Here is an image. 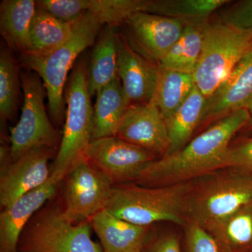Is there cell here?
Returning a JSON list of instances; mask_svg holds the SVG:
<instances>
[{
  "instance_id": "cell-1",
  "label": "cell",
  "mask_w": 252,
  "mask_h": 252,
  "mask_svg": "<svg viewBox=\"0 0 252 252\" xmlns=\"http://www.w3.org/2000/svg\"><path fill=\"white\" fill-rule=\"evenodd\" d=\"M250 119L245 107L232 113L192 138L179 152L151 162L134 182L144 187H163L190 182L223 168L230 142Z\"/></svg>"
},
{
  "instance_id": "cell-2",
  "label": "cell",
  "mask_w": 252,
  "mask_h": 252,
  "mask_svg": "<svg viewBox=\"0 0 252 252\" xmlns=\"http://www.w3.org/2000/svg\"><path fill=\"white\" fill-rule=\"evenodd\" d=\"M192 184L193 181L157 187L135 182L114 185L106 209L118 218L141 226L167 221L185 227Z\"/></svg>"
},
{
  "instance_id": "cell-3",
  "label": "cell",
  "mask_w": 252,
  "mask_h": 252,
  "mask_svg": "<svg viewBox=\"0 0 252 252\" xmlns=\"http://www.w3.org/2000/svg\"><path fill=\"white\" fill-rule=\"evenodd\" d=\"M72 37L62 47L44 57L28 54L21 56L19 62L28 70L35 72L44 83L47 94L50 117L57 125L65 120L64 89L68 74L79 55L94 45L107 21L95 13H86L72 22Z\"/></svg>"
},
{
  "instance_id": "cell-4",
  "label": "cell",
  "mask_w": 252,
  "mask_h": 252,
  "mask_svg": "<svg viewBox=\"0 0 252 252\" xmlns=\"http://www.w3.org/2000/svg\"><path fill=\"white\" fill-rule=\"evenodd\" d=\"M252 203V172L220 169L193 180L189 193V223L207 230Z\"/></svg>"
},
{
  "instance_id": "cell-5",
  "label": "cell",
  "mask_w": 252,
  "mask_h": 252,
  "mask_svg": "<svg viewBox=\"0 0 252 252\" xmlns=\"http://www.w3.org/2000/svg\"><path fill=\"white\" fill-rule=\"evenodd\" d=\"M67 80L64 130L54 162L51 177L62 182L73 165L84 157L93 140L94 107L88 87L86 60L78 61Z\"/></svg>"
},
{
  "instance_id": "cell-6",
  "label": "cell",
  "mask_w": 252,
  "mask_h": 252,
  "mask_svg": "<svg viewBox=\"0 0 252 252\" xmlns=\"http://www.w3.org/2000/svg\"><path fill=\"white\" fill-rule=\"evenodd\" d=\"M50 200L33 217L18 242V252H103L91 238L89 220L72 223L61 202Z\"/></svg>"
},
{
  "instance_id": "cell-7",
  "label": "cell",
  "mask_w": 252,
  "mask_h": 252,
  "mask_svg": "<svg viewBox=\"0 0 252 252\" xmlns=\"http://www.w3.org/2000/svg\"><path fill=\"white\" fill-rule=\"evenodd\" d=\"M252 49L250 33L223 22L203 26L201 53L193 75L195 86L206 99Z\"/></svg>"
},
{
  "instance_id": "cell-8",
  "label": "cell",
  "mask_w": 252,
  "mask_h": 252,
  "mask_svg": "<svg viewBox=\"0 0 252 252\" xmlns=\"http://www.w3.org/2000/svg\"><path fill=\"white\" fill-rule=\"evenodd\" d=\"M23 104L19 121L11 128V161L36 148L59 149L61 137L50 121L45 103L46 91L40 77L31 71L21 74Z\"/></svg>"
},
{
  "instance_id": "cell-9",
  "label": "cell",
  "mask_w": 252,
  "mask_h": 252,
  "mask_svg": "<svg viewBox=\"0 0 252 252\" xmlns=\"http://www.w3.org/2000/svg\"><path fill=\"white\" fill-rule=\"evenodd\" d=\"M64 180L63 214L71 223L89 220L107 207L114 185L85 157L73 165Z\"/></svg>"
},
{
  "instance_id": "cell-10",
  "label": "cell",
  "mask_w": 252,
  "mask_h": 252,
  "mask_svg": "<svg viewBox=\"0 0 252 252\" xmlns=\"http://www.w3.org/2000/svg\"><path fill=\"white\" fill-rule=\"evenodd\" d=\"M84 157L113 185L135 182L149 164L158 158L116 136L91 141Z\"/></svg>"
},
{
  "instance_id": "cell-11",
  "label": "cell",
  "mask_w": 252,
  "mask_h": 252,
  "mask_svg": "<svg viewBox=\"0 0 252 252\" xmlns=\"http://www.w3.org/2000/svg\"><path fill=\"white\" fill-rule=\"evenodd\" d=\"M119 26L122 27L119 33L134 51L159 64L180 39L186 23L139 11L128 15Z\"/></svg>"
},
{
  "instance_id": "cell-12",
  "label": "cell",
  "mask_w": 252,
  "mask_h": 252,
  "mask_svg": "<svg viewBox=\"0 0 252 252\" xmlns=\"http://www.w3.org/2000/svg\"><path fill=\"white\" fill-rule=\"evenodd\" d=\"M56 149L36 148L24 154L14 161H8L1 166L0 205L9 207L23 195L39 188L49 180V160Z\"/></svg>"
},
{
  "instance_id": "cell-13",
  "label": "cell",
  "mask_w": 252,
  "mask_h": 252,
  "mask_svg": "<svg viewBox=\"0 0 252 252\" xmlns=\"http://www.w3.org/2000/svg\"><path fill=\"white\" fill-rule=\"evenodd\" d=\"M116 137L149 151L158 158L165 156L170 145L165 119L153 102L131 104Z\"/></svg>"
},
{
  "instance_id": "cell-14",
  "label": "cell",
  "mask_w": 252,
  "mask_h": 252,
  "mask_svg": "<svg viewBox=\"0 0 252 252\" xmlns=\"http://www.w3.org/2000/svg\"><path fill=\"white\" fill-rule=\"evenodd\" d=\"M252 96V49L206 99L198 128L215 124L243 108Z\"/></svg>"
},
{
  "instance_id": "cell-15",
  "label": "cell",
  "mask_w": 252,
  "mask_h": 252,
  "mask_svg": "<svg viewBox=\"0 0 252 252\" xmlns=\"http://www.w3.org/2000/svg\"><path fill=\"white\" fill-rule=\"evenodd\" d=\"M61 182L50 177L44 185L15 200L0 214V252H18L23 230L33 217L52 200Z\"/></svg>"
},
{
  "instance_id": "cell-16",
  "label": "cell",
  "mask_w": 252,
  "mask_h": 252,
  "mask_svg": "<svg viewBox=\"0 0 252 252\" xmlns=\"http://www.w3.org/2000/svg\"><path fill=\"white\" fill-rule=\"evenodd\" d=\"M156 63L134 51L119 32L118 77L130 105L152 102L158 79Z\"/></svg>"
},
{
  "instance_id": "cell-17",
  "label": "cell",
  "mask_w": 252,
  "mask_h": 252,
  "mask_svg": "<svg viewBox=\"0 0 252 252\" xmlns=\"http://www.w3.org/2000/svg\"><path fill=\"white\" fill-rule=\"evenodd\" d=\"M103 252H142L149 236V227L133 224L101 210L89 220Z\"/></svg>"
},
{
  "instance_id": "cell-18",
  "label": "cell",
  "mask_w": 252,
  "mask_h": 252,
  "mask_svg": "<svg viewBox=\"0 0 252 252\" xmlns=\"http://www.w3.org/2000/svg\"><path fill=\"white\" fill-rule=\"evenodd\" d=\"M36 11L33 0H4L0 4V32L9 49L21 56L32 51V22Z\"/></svg>"
},
{
  "instance_id": "cell-19",
  "label": "cell",
  "mask_w": 252,
  "mask_h": 252,
  "mask_svg": "<svg viewBox=\"0 0 252 252\" xmlns=\"http://www.w3.org/2000/svg\"><path fill=\"white\" fill-rule=\"evenodd\" d=\"M116 27L105 25L94 42L88 67V87L91 97L118 77L119 32Z\"/></svg>"
},
{
  "instance_id": "cell-20",
  "label": "cell",
  "mask_w": 252,
  "mask_h": 252,
  "mask_svg": "<svg viewBox=\"0 0 252 252\" xmlns=\"http://www.w3.org/2000/svg\"><path fill=\"white\" fill-rule=\"evenodd\" d=\"M94 107L93 140L114 137L130 103L119 77L97 93Z\"/></svg>"
},
{
  "instance_id": "cell-21",
  "label": "cell",
  "mask_w": 252,
  "mask_h": 252,
  "mask_svg": "<svg viewBox=\"0 0 252 252\" xmlns=\"http://www.w3.org/2000/svg\"><path fill=\"white\" fill-rule=\"evenodd\" d=\"M206 99L195 86L180 108L165 119L170 143L165 155L179 152L192 140L193 132L200 125Z\"/></svg>"
},
{
  "instance_id": "cell-22",
  "label": "cell",
  "mask_w": 252,
  "mask_h": 252,
  "mask_svg": "<svg viewBox=\"0 0 252 252\" xmlns=\"http://www.w3.org/2000/svg\"><path fill=\"white\" fill-rule=\"evenodd\" d=\"M220 252H252V203L206 230Z\"/></svg>"
},
{
  "instance_id": "cell-23",
  "label": "cell",
  "mask_w": 252,
  "mask_h": 252,
  "mask_svg": "<svg viewBox=\"0 0 252 252\" xmlns=\"http://www.w3.org/2000/svg\"><path fill=\"white\" fill-rule=\"evenodd\" d=\"M72 34V22L60 20L36 6L31 25L32 51L30 54L39 57L49 56L64 45Z\"/></svg>"
},
{
  "instance_id": "cell-24",
  "label": "cell",
  "mask_w": 252,
  "mask_h": 252,
  "mask_svg": "<svg viewBox=\"0 0 252 252\" xmlns=\"http://www.w3.org/2000/svg\"><path fill=\"white\" fill-rule=\"evenodd\" d=\"M228 2L227 0H146L144 12L202 26L215 11Z\"/></svg>"
},
{
  "instance_id": "cell-25",
  "label": "cell",
  "mask_w": 252,
  "mask_h": 252,
  "mask_svg": "<svg viewBox=\"0 0 252 252\" xmlns=\"http://www.w3.org/2000/svg\"><path fill=\"white\" fill-rule=\"evenodd\" d=\"M195 86L193 74L175 72L159 65L158 79L152 102L165 120L183 104Z\"/></svg>"
},
{
  "instance_id": "cell-26",
  "label": "cell",
  "mask_w": 252,
  "mask_h": 252,
  "mask_svg": "<svg viewBox=\"0 0 252 252\" xmlns=\"http://www.w3.org/2000/svg\"><path fill=\"white\" fill-rule=\"evenodd\" d=\"M204 26L186 25L180 39L159 65L175 72L193 74L201 53Z\"/></svg>"
},
{
  "instance_id": "cell-27",
  "label": "cell",
  "mask_w": 252,
  "mask_h": 252,
  "mask_svg": "<svg viewBox=\"0 0 252 252\" xmlns=\"http://www.w3.org/2000/svg\"><path fill=\"white\" fill-rule=\"evenodd\" d=\"M20 62L11 50L1 48L0 53V115L3 122L14 119L19 102Z\"/></svg>"
},
{
  "instance_id": "cell-28",
  "label": "cell",
  "mask_w": 252,
  "mask_h": 252,
  "mask_svg": "<svg viewBox=\"0 0 252 252\" xmlns=\"http://www.w3.org/2000/svg\"><path fill=\"white\" fill-rule=\"evenodd\" d=\"M184 228L185 252H220L211 235L203 228L192 223Z\"/></svg>"
},
{
  "instance_id": "cell-29",
  "label": "cell",
  "mask_w": 252,
  "mask_h": 252,
  "mask_svg": "<svg viewBox=\"0 0 252 252\" xmlns=\"http://www.w3.org/2000/svg\"><path fill=\"white\" fill-rule=\"evenodd\" d=\"M221 22L252 35V0H243L225 11Z\"/></svg>"
},
{
  "instance_id": "cell-30",
  "label": "cell",
  "mask_w": 252,
  "mask_h": 252,
  "mask_svg": "<svg viewBox=\"0 0 252 252\" xmlns=\"http://www.w3.org/2000/svg\"><path fill=\"white\" fill-rule=\"evenodd\" d=\"M235 167L252 172V137L230 144L225 157L224 167Z\"/></svg>"
},
{
  "instance_id": "cell-31",
  "label": "cell",
  "mask_w": 252,
  "mask_h": 252,
  "mask_svg": "<svg viewBox=\"0 0 252 252\" xmlns=\"http://www.w3.org/2000/svg\"><path fill=\"white\" fill-rule=\"evenodd\" d=\"M142 252H182L180 237L175 233L158 235L147 240Z\"/></svg>"
},
{
  "instance_id": "cell-32",
  "label": "cell",
  "mask_w": 252,
  "mask_h": 252,
  "mask_svg": "<svg viewBox=\"0 0 252 252\" xmlns=\"http://www.w3.org/2000/svg\"><path fill=\"white\" fill-rule=\"evenodd\" d=\"M244 107L248 109L249 113H250V119L248 126H247L243 130L246 131V132H250V131H252V96L250 97L248 102H247V103L245 104V107Z\"/></svg>"
}]
</instances>
